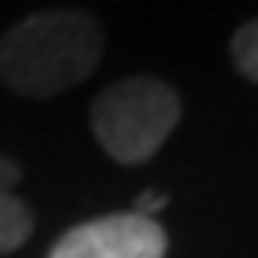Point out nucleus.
<instances>
[{
    "label": "nucleus",
    "instance_id": "nucleus-1",
    "mask_svg": "<svg viewBox=\"0 0 258 258\" xmlns=\"http://www.w3.org/2000/svg\"><path fill=\"white\" fill-rule=\"evenodd\" d=\"M104 32L83 11H36L0 36V79L29 101H47L93 76Z\"/></svg>",
    "mask_w": 258,
    "mask_h": 258
},
{
    "label": "nucleus",
    "instance_id": "nucleus-2",
    "mask_svg": "<svg viewBox=\"0 0 258 258\" xmlns=\"http://www.w3.org/2000/svg\"><path fill=\"white\" fill-rule=\"evenodd\" d=\"M179 93L151 76H129L111 83L93 101V137L118 165H144L179 125Z\"/></svg>",
    "mask_w": 258,
    "mask_h": 258
},
{
    "label": "nucleus",
    "instance_id": "nucleus-3",
    "mask_svg": "<svg viewBox=\"0 0 258 258\" xmlns=\"http://www.w3.org/2000/svg\"><path fill=\"white\" fill-rule=\"evenodd\" d=\"M169 237L158 219L137 212H115L90 219L61 233L47 258H165Z\"/></svg>",
    "mask_w": 258,
    "mask_h": 258
},
{
    "label": "nucleus",
    "instance_id": "nucleus-4",
    "mask_svg": "<svg viewBox=\"0 0 258 258\" xmlns=\"http://www.w3.org/2000/svg\"><path fill=\"white\" fill-rule=\"evenodd\" d=\"M32 208L18 198L15 190H0V254L18 251L32 237Z\"/></svg>",
    "mask_w": 258,
    "mask_h": 258
},
{
    "label": "nucleus",
    "instance_id": "nucleus-5",
    "mask_svg": "<svg viewBox=\"0 0 258 258\" xmlns=\"http://www.w3.org/2000/svg\"><path fill=\"white\" fill-rule=\"evenodd\" d=\"M230 50H233V64H237V72H240L244 79L258 83V18L237 29V36H233Z\"/></svg>",
    "mask_w": 258,
    "mask_h": 258
},
{
    "label": "nucleus",
    "instance_id": "nucleus-6",
    "mask_svg": "<svg viewBox=\"0 0 258 258\" xmlns=\"http://www.w3.org/2000/svg\"><path fill=\"white\" fill-rule=\"evenodd\" d=\"M165 205H169V198H165V194H144V198L137 201V208H133V212L151 219V215H158V212L165 208Z\"/></svg>",
    "mask_w": 258,
    "mask_h": 258
},
{
    "label": "nucleus",
    "instance_id": "nucleus-7",
    "mask_svg": "<svg viewBox=\"0 0 258 258\" xmlns=\"http://www.w3.org/2000/svg\"><path fill=\"white\" fill-rule=\"evenodd\" d=\"M18 179H22V169L15 165L11 158H4V154H0V190H11Z\"/></svg>",
    "mask_w": 258,
    "mask_h": 258
}]
</instances>
